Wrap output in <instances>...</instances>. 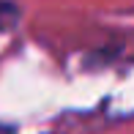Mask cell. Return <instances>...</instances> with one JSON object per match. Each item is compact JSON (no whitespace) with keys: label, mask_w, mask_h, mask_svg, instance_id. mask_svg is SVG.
<instances>
[{"label":"cell","mask_w":134,"mask_h":134,"mask_svg":"<svg viewBox=\"0 0 134 134\" xmlns=\"http://www.w3.org/2000/svg\"><path fill=\"white\" fill-rule=\"evenodd\" d=\"M22 11L16 3H8V0H0V33H5V30H11L19 22Z\"/></svg>","instance_id":"6da1fadb"},{"label":"cell","mask_w":134,"mask_h":134,"mask_svg":"<svg viewBox=\"0 0 134 134\" xmlns=\"http://www.w3.org/2000/svg\"><path fill=\"white\" fill-rule=\"evenodd\" d=\"M0 134H16V126H11V123H0Z\"/></svg>","instance_id":"7a4b0ae2"}]
</instances>
